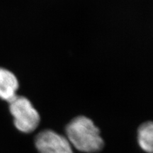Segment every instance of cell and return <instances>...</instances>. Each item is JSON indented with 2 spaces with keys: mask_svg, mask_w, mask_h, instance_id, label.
<instances>
[{
  "mask_svg": "<svg viewBox=\"0 0 153 153\" xmlns=\"http://www.w3.org/2000/svg\"><path fill=\"white\" fill-rule=\"evenodd\" d=\"M19 82L11 71L0 68V99L9 103L16 97Z\"/></svg>",
  "mask_w": 153,
  "mask_h": 153,
  "instance_id": "277c9868",
  "label": "cell"
},
{
  "mask_svg": "<svg viewBox=\"0 0 153 153\" xmlns=\"http://www.w3.org/2000/svg\"><path fill=\"white\" fill-rule=\"evenodd\" d=\"M67 138L72 146L83 152H97L104 148L100 131L90 118H74L66 127Z\"/></svg>",
  "mask_w": 153,
  "mask_h": 153,
  "instance_id": "6da1fadb",
  "label": "cell"
},
{
  "mask_svg": "<svg viewBox=\"0 0 153 153\" xmlns=\"http://www.w3.org/2000/svg\"><path fill=\"white\" fill-rule=\"evenodd\" d=\"M137 141L140 147L145 152H152L153 125L152 122H146L140 126L137 131Z\"/></svg>",
  "mask_w": 153,
  "mask_h": 153,
  "instance_id": "5b68a950",
  "label": "cell"
},
{
  "mask_svg": "<svg viewBox=\"0 0 153 153\" xmlns=\"http://www.w3.org/2000/svg\"><path fill=\"white\" fill-rule=\"evenodd\" d=\"M9 110L19 131L30 133L37 128L41 120L40 115L27 98L16 96L9 102Z\"/></svg>",
  "mask_w": 153,
  "mask_h": 153,
  "instance_id": "7a4b0ae2",
  "label": "cell"
},
{
  "mask_svg": "<svg viewBox=\"0 0 153 153\" xmlns=\"http://www.w3.org/2000/svg\"><path fill=\"white\" fill-rule=\"evenodd\" d=\"M35 145L39 153H73L68 138L51 130H45L36 135Z\"/></svg>",
  "mask_w": 153,
  "mask_h": 153,
  "instance_id": "3957f363",
  "label": "cell"
}]
</instances>
